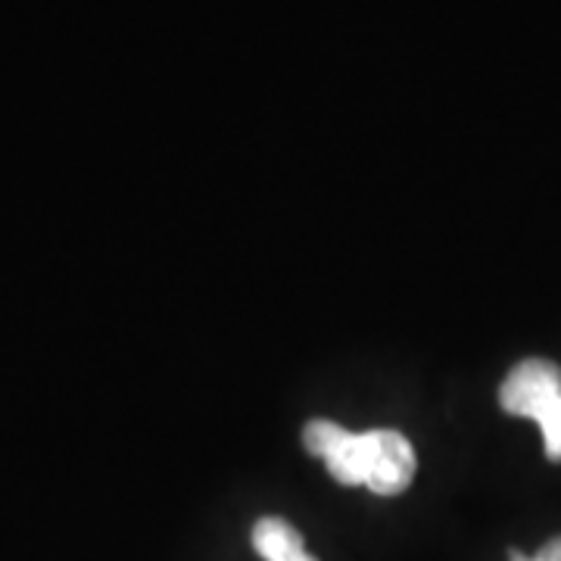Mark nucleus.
I'll list each match as a JSON object with an SVG mask.
<instances>
[{"mask_svg": "<svg viewBox=\"0 0 561 561\" xmlns=\"http://www.w3.org/2000/svg\"><path fill=\"white\" fill-rule=\"evenodd\" d=\"M302 443L343 486H368L378 496H400L415 478V449L400 431L350 434L334 421L316 419L302 427Z\"/></svg>", "mask_w": 561, "mask_h": 561, "instance_id": "nucleus-1", "label": "nucleus"}, {"mask_svg": "<svg viewBox=\"0 0 561 561\" xmlns=\"http://www.w3.org/2000/svg\"><path fill=\"white\" fill-rule=\"evenodd\" d=\"M500 405L508 415L537 421L546 459L561 461V365L549 359L518 362L502 381Z\"/></svg>", "mask_w": 561, "mask_h": 561, "instance_id": "nucleus-2", "label": "nucleus"}, {"mask_svg": "<svg viewBox=\"0 0 561 561\" xmlns=\"http://www.w3.org/2000/svg\"><path fill=\"white\" fill-rule=\"evenodd\" d=\"M253 549L260 552L262 561H290L294 556L306 552L300 530L275 515L253 524Z\"/></svg>", "mask_w": 561, "mask_h": 561, "instance_id": "nucleus-3", "label": "nucleus"}, {"mask_svg": "<svg viewBox=\"0 0 561 561\" xmlns=\"http://www.w3.org/2000/svg\"><path fill=\"white\" fill-rule=\"evenodd\" d=\"M508 561H561V537H556V540H549L546 546H542L540 552L534 556V559H527L524 552H512V559Z\"/></svg>", "mask_w": 561, "mask_h": 561, "instance_id": "nucleus-4", "label": "nucleus"}, {"mask_svg": "<svg viewBox=\"0 0 561 561\" xmlns=\"http://www.w3.org/2000/svg\"><path fill=\"white\" fill-rule=\"evenodd\" d=\"M290 561H319L316 556H309V552H300V556H294Z\"/></svg>", "mask_w": 561, "mask_h": 561, "instance_id": "nucleus-5", "label": "nucleus"}]
</instances>
